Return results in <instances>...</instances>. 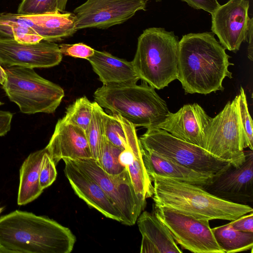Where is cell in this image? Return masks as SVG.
<instances>
[{
	"mask_svg": "<svg viewBox=\"0 0 253 253\" xmlns=\"http://www.w3.org/2000/svg\"><path fill=\"white\" fill-rule=\"evenodd\" d=\"M230 56L212 32L189 33L179 41L177 77L185 93L222 91L223 80L232 78Z\"/></svg>",
	"mask_w": 253,
	"mask_h": 253,
	"instance_id": "cell-1",
	"label": "cell"
},
{
	"mask_svg": "<svg viewBox=\"0 0 253 253\" xmlns=\"http://www.w3.org/2000/svg\"><path fill=\"white\" fill-rule=\"evenodd\" d=\"M76 238L47 216L16 210L0 217V253H70Z\"/></svg>",
	"mask_w": 253,
	"mask_h": 253,
	"instance_id": "cell-2",
	"label": "cell"
},
{
	"mask_svg": "<svg viewBox=\"0 0 253 253\" xmlns=\"http://www.w3.org/2000/svg\"><path fill=\"white\" fill-rule=\"evenodd\" d=\"M155 206L165 207L197 219L232 221L253 212L248 205L220 199L203 188L174 179L153 175Z\"/></svg>",
	"mask_w": 253,
	"mask_h": 253,
	"instance_id": "cell-3",
	"label": "cell"
},
{
	"mask_svg": "<svg viewBox=\"0 0 253 253\" xmlns=\"http://www.w3.org/2000/svg\"><path fill=\"white\" fill-rule=\"evenodd\" d=\"M93 97L101 107L135 127H155L169 112L166 101L145 82L141 85H103L95 90Z\"/></svg>",
	"mask_w": 253,
	"mask_h": 253,
	"instance_id": "cell-4",
	"label": "cell"
},
{
	"mask_svg": "<svg viewBox=\"0 0 253 253\" xmlns=\"http://www.w3.org/2000/svg\"><path fill=\"white\" fill-rule=\"evenodd\" d=\"M179 41L173 32L163 28L144 30L138 38L131 61L140 79L161 89L177 79Z\"/></svg>",
	"mask_w": 253,
	"mask_h": 253,
	"instance_id": "cell-5",
	"label": "cell"
},
{
	"mask_svg": "<svg viewBox=\"0 0 253 253\" xmlns=\"http://www.w3.org/2000/svg\"><path fill=\"white\" fill-rule=\"evenodd\" d=\"M4 69L6 79L2 88L22 113L55 111L65 95L61 87L41 77L33 68L12 66Z\"/></svg>",
	"mask_w": 253,
	"mask_h": 253,
	"instance_id": "cell-6",
	"label": "cell"
},
{
	"mask_svg": "<svg viewBox=\"0 0 253 253\" xmlns=\"http://www.w3.org/2000/svg\"><path fill=\"white\" fill-rule=\"evenodd\" d=\"M139 140L143 148L203 173L215 175L232 163L220 159L202 147L160 128L147 129Z\"/></svg>",
	"mask_w": 253,
	"mask_h": 253,
	"instance_id": "cell-7",
	"label": "cell"
},
{
	"mask_svg": "<svg viewBox=\"0 0 253 253\" xmlns=\"http://www.w3.org/2000/svg\"><path fill=\"white\" fill-rule=\"evenodd\" d=\"M73 161L93 179L107 195L121 214V223L133 225L146 207V201H143L137 196L127 169L118 174L110 175L104 171L92 158Z\"/></svg>",
	"mask_w": 253,
	"mask_h": 253,
	"instance_id": "cell-8",
	"label": "cell"
},
{
	"mask_svg": "<svg viewBox=\"0 0 253 253\" xmlns=\"http://www.w3.org/2000/svg\"><path fill=\"white\" fill-rule=\"evenodd\" d=\"M203 148L216 157L239 165L244 161L243 135L235 98L211 118L204 135Z\"/></svg>",
	"mask_w": 253,
	"mask_h": 253,
	"instance_id": "cell-9",
	"label": "cell"
},
{
	"mask_svg": "<svg viewBox=\"0 0 253 253\" xmlns=\"http://www.w3.org/2000/svg\"><path fill=\"white\" fill-rule=\"evenodd\" d=\"M153 212L183 249L194 253H224L215 239L210 220L165 207H154Z\"/></svg>",
	"mask_w": 253,
	"mask_h": 253,
	"instance_id": "cell-10",
	"label": "cell"
},
{
	"mask_svg": "<svg viewBox=\"0 0 253 253\" xmlns=\"http://www.w3.org/2000/svg\"><path fill=\"white\" fill-rule=\"evenodd\" d=\"M145 0H86L75 8L77 30L106 29L121 24L139 10H146Z\"/></svg>",
	"mask_w": 253,
	"mask_h": 253,
	"instance_id": "cell-11",
	"label": "cell"
},
{
	"mask_svg": "<svg viewBox=\"0 0 253 253\" xmlns=\"http://www.w3.org/2000/svg\"><path fill=\"white\" fill-rule=\"evenodd\" d=\"M245 158L239 165L230 163L214 175L204 187L209 193L229 202L248 205L253 201V152L244 151Z\"/></svg>",
	"mask_w": 253,
	"mask_h": 253,
	"instance_id": "cell-12",
	"label": "cell"
},
{
	"mask_svg": "<svg viewBox=\"0 0 253 253\" xmlns=\"http://www.w3.org/2000/svg\"><path fill=\"white\" fill-rule=\"evenodd\" d=\"M62 59L59 45L54 42L42 40L34 43H22L0 37V64L4 68H49L58 65Z\"/></svg>",
	"mask_w": 253,
	"mask_h": 253,
	"instance_id": "cell-13",
	"label": "cell"
},
{
	"mask_svg": "<svg viewBox=\"0 0 253 253\" xmlns=\"http://www.w3.org/2000/svg\"><path fill=\"white\" fill-rule=\"evenodd\" d=\"M249 7L248 0H229L211 14L212 33L225 49L236 52L247 41Z\"/></svg>",
	"mask_w": 253,
	"mask_h": 253,
	"instance_id": "cell-14",
	"label": "cell"
},
{
	"mask_svg": "<svg viewBox=\"0 0 253 253\" xmlns=\"http://www.w3.org/2000/svg\"><path fill=\"white\" fill-rule=\"evenodd\" d=\"M211 118L197 103L184 105L176 113L169 112L155 127L203 148L205 130Z\"/></svg>",
	"mask_w": 253,
	"mask_h": 253,
	"instance_id": "cell-15",
	"label": "cell"
},
{
	"mask_svg": "<svg viewBox=\"0 0 253 253\" xmlns=\"http://www.w3.org/2000/svg\"><path fill=\"white\" fill-rule=\"evenodd\" d=\"M45 148L55 165L64 159L78 160L92 158L85 132L63 118L57 121Z\"/></svg>",
	"mask_w": 253,
	"mask_h": 253,
	"instance_id": "cell-16",
	"label": "cell"
},
{
	"mask_svg": "<svg viewBox=\"0 0 253 253\" xmlns=\"http://www.w3.org/2000/svg\"><path fill=\"white\" fill-rule=\"evenodd\" d=\"M64 173L76 194L107 218L121 222V215L99 185L73 160L64 159Z\"/></svg>",
	"mask_w": 253,
	"mask_h": 253,
	"instance_id": "cell-17",
	"label": "cell"
},
{
	"mask_svg": "<svg viewBox=\"0 0 253 253\" xmlns=\"http://www.w3.org/2000/svg\"><path fill=\"white\" fill-rule=\"evenodd\" d=\"M116 116L123 125L126 140V146L119 156V163L128 170L137 196L146 201L153 196L154 186L143 163L136 127L120 115Z\"/></svg>",
	"mask_w": 253,
	"mask_h": 253,
	"instance_id": "cell-18",
	"label": "cell"
},
{
	"mask_svg": "<svg viewBox=\"0 0 253 253\" xmlns=\"http://www.w3.org/2000/svg\"><path fill=\"white\" fill-rule=\"evenodd\" d=\"M15 20L31 28L43 40L59 42L73 36L78 31L73 12H57L37 15L15 14Z\"/></svg>",
	"mask_w": 253,
	"mask_h": 253,
	"instance_id": "cell-19",
	"label": "cell"
},
{
	"mask_svg": "<svg viewBox=\"0 0 253 253\" xmlns=\"http://www.w3.org/2000/svg\"><path fill=\"white\" fill-rule=\"evenodd\" d=\"M141 147L143 163L149 177L153 175L166 177L204 188L211 183L214 175L197 172Z\"/></svg>",
	"mask_w": 253,
	"mask_h": 253,
	"instance_id": "cell-20",
	"label": "cell"
},
{
	"mask_svg": "<svg viewBox=\"0 0 253 253\" xmlns=\"http://www.w3.org/2000/svg\"><path fill=\"white\" fill-rule=\"evenodd\" d=\"M136 221L142 235L141 253H183L167 227L154 212H142Z\"/></svg>",
	"mask_w": 253,
	"mask_h": 253,
	"instance_id": "cell-21",
	"label": "cell"
},
{
	"mask_svg": "<svg viewBox=\"0 0 253 253\" xmlns=\"http://www.w3.org/2000/svg\"><path fill=\"white\" fill-rule=\"evenodd\" d=\"M87 60L103 85L135 84L140 80L131 61L94 50Z\"/></svg>",
	"mask_w": 253,
	"mask_h": 253,
	"instance_id": "cell-22",
	"label": "cell"
},
{
	"mask_svg": "<svg viewBox=\"0 0 253 253\" xmlns=\"http://www.w3.org/2000/svg\"><path fill=\"white\" fill-rule=\"evenodd\" d=\"M45 148L31 153L23 162L19 170L17 204L26 205L37 199L42 193L39 176Z\"/></svg>",
	"mask_w": 253,
	"mask_h": 253,
	"instance_id": "cell-23",
	"label": "cell"
},
{
	"mask_svg": "<svg viewBox=\"0 0 253 253\" xmlns=\"http://www.w3.org/2000/svg\"><path fill=\"white\" fill-rule=\"evenodd\" d=\"M212 230L217 244L224 253L252 251L253 232L236 230L229 223Z\"/></svg>",
	"mask_w": 253,
	"mask_h": 253,
	"instance_id": "cell-24",
	"label": "cell"
},
{
	"mask_svg": "<svg viewBox=\"0 0 253 253\" xmlns=\"http://www.w3.org/2000/svg\"><path fill=\"white\" fill-rule=\"evenodd\" d=\"M0 36L22 43H34L43 40L31 28L16 21L15 14L0 13Z\"/></svg>",
	"mask_w": 253,
	"mask_h": 253,
	"instance_id": "cell-25",
	"label": "cell"
},
{
	"mask_svg": "<svg viewBox=\"0 0 253 253\" xmlns=\"http://www.w3.org/2000/svg\"><path fill=\"white\" fill-rule=\"evenodd\" d=\"M93 113L85 131L92 159L98 163L103 145L105 140V130L107 114L95 101L93 102Z\"/></svg>",
	"mask_w": 253,
	"mask_h": 253,
	"instance_id": "cell-26",
	"label": "cell"
},
{
	"mask_svg": "<svg viewBox=\"0 0 253 253\" xmlns=\"http://www.w3.org/2000/svg\"><path fill=\"white\" fill-rule=\"evenodd\" d=\"M93 108V102L86 96L79 98L67 108L63 118L85 132L92 118Z\"/></svg>",
	"mask_w": 253,
	"mask_h": 253,
	"instance_id": "cell-27",
	"label": "cell"
},
{
	"mask_svg": "<svg viewBox=\"0 0 253 253\" xmlns=\"http://www.w3.org/2000/svg\"><path fill=\"white\" fill-rule=\"evenodd\" d=\"M235 99L242 131L243 148L248 147L253 150V121L248 110L246 95L242 86H241L240 93L235 97Z\"/></svg>",
	"mask_w": 253,
	"mask_h": 253,
	"instance_id": "cell-28",
	"label": "cell"
},
{
	"mask_svg": "<svg viewBox=\"0 0 253 253\" xmlns=\"http://www.w3.org/2000/svg\"><path fill=\"white\" fill-rule=\"evenodd\" d=\"M123 150L113 145L106 138L103 145L100 157L97 163L102 169L110 175H117L126 168L119 163V156Z\"/></svg>",
	"mask_w": 253,
	"mask_h": 253,
	"instance_id": "cell-29",
	"label": "cell"
},
{
	"mask_svg": "<svg viewBox=\"0 0 253 253\" xmlns=\"http://www.w3.org/2000/svg\"><path fill=\"white\" fill-rule=\"evenodd\" d=\"M105 136V138L115 146L123 150L126 148V133L123 125L116 115H107Z\"/></svg>",
	"mask_w": 253,
	"mask_h": 253,
	"instance_id": "cell-30",
	"label": "cell"
},
{
	"mask_svg": "<svg viewBox=\"0 0 253 253\" xmlns=\"http://www.w3.org/2000/svg\"><path fill=\"white\" fill-rule=\"evenodd\" d=\"M17 12L20 15H37L59 11L57 0H23Z\"/></svg>",
	"mask_w": 253,
	"mask_h": 253,
	"instance_id": "cell-31",
	"label": "cell"
},
{
	"mask_svg": "<svg viewBox=\"0 0 253 253\" xmlns=\"http://www.w3.org/2000/svg\"><path fill=\"white\" fill-rule=\"evenodd\" d=\"M55 166L46 150L43 156L40 171V186L42 190L50 186L55 180L57 176Z\"/></svg>",
	"mask_w": 253,
	"mask_h": 253,
	"instance_id": "cell-32",
	"label": "cell"
},
{
	"mask_svg": "<svg viewBox=\"0 0 253 253\" xmlns=\"http://www.w3.org/2000/svg\"><path fill=\"white\" fill-rule=\"evenodd\" d=\"M59 47L62 55L86 60L94 54L95 50L82 42L74 44L62 43L59 45Z\"/></svg>",
	"mask_w": 253,
	"mask_h": 253,
	"instance_id": "cell-33",
	"label": "cell"
},
{
	"mask_svg": "<svg viewBox=\"0 0 253 253\" xmlns=\"http://www.w3.org/2000/svg\"><path fill=\"white\" fill-rule=\"evenodd\" d=\"M230 221L229 223L236 230L253 232V212L243 215Z\"/></svg>",
	"mask_w": 253,
	"mask_h": 253,
	"instance_id": "cell-34",
	"label": "cell"
},
{
	"mask_svg": "<svg viewBox=\"0 0 253 253\" xmlns=\"http://www.w3.org/2000/svg\"><path fill=\"white\" fill-rule=\"evenodd\" d=\"M196 9H203L211 14L220 6L217 0H181Z\"/></svg>",
	"mask_w": 253,
	"mask_h": 253,
	"instance_id": "cell-35",
	"label": "cell"
},
{
	"mask_svg": "<svg viewBox=\"0 0 253 253\" xmlns=\"http://www.w3.org/2000/svg\"><path fill=\"white\" fill-rule=\"evenodd\" d=\"M12 118L11 112L0 110V136L5 135L10 130Z\"/></svg>",
	"mask_w": 253,
	"mask_h": 253,
	"instance_id": "cell-36",
	"label": "cell"
},
{
	"mask_svg": "<svg viewBox=\"0 0 253 253\" xmlns=\"http://www.w3.org/2000/svg\"><path fill=\"white\" fill-rule=\"evenodd\" d=\"M253 18H251L249 24V29L247 35V41L248 42V58L253 61Z\"/></svg>",
	"mask_w": 253,
	"mask_h": 253,
	"instance_id": "cell-37",
	"label": "cell"
},
{
	"mask_svg": "<svg viewBox=\"0 0 253 253\" xmlns=\"http://www.w3.org/2000/svg\"><path fill=\"white\" fill-rule=\"evenodd\" d=\"M68 0H57V8L58 11L63 12L65 11Z\"/></svg>",
	"mask_w": 253,
	"mask_h": 253,
	"instance_id": "cell-38",
	"label": "cell"
},
{
	"mask_svg": "<svg viewBox=\"0 0 253 253\" xmlns=\"http://www.w3.org/2000/svg\"><path fill=\"white\" fill-rule=\"evenodd\" d=\"M6 79V74L4 69L0 64V84L2 85Z\"/></svg>",
	"mask_w": 253,
	"mask_h": 253,
	"instance_id": "cell-39",
	"label": "cell"
},
{
	"mask_svg": "<svg viewBox=\"0 0 253 253\" xmlns=\"http://www.w3.org/2000/svg\"><path fill=\"white\" fill-rule=\"evenodd\" d=\"M4 209V207H0V214L3 211Z\"/></svg>",
	"mask_w": 253,
	"mask_h": 253,
	"instance_id": "cell-40",
	"label": "cell"
},
{
	"mask_svg": "<svg viewBox=\"0 0 253 253\" xmlns=\"http://www.w3.org/2000/svg\"><path fill=\"white\" fill-rule=\"evenodd\" d=\"M145 0L147 1L151 0ZM155 0L156 1H161L162 0Z\"/></svg>",
	"mask_w": 253,
	"mask_h": 253,
	"instance_id": "cell-41",
	"label": "cell"
},
{
	"mask_svg": "<svg viewBox=\"0 0 253 253\" xmlns=\"http://www.w3.org/2000/svg\"><path fill=\"white\" fill-rule=\"evenodd\" d=\"M2 104H3V103H2V102H1L0 101V105H2Z\"/></svg>",
	"mask_w": 253,
	"mask_h": 253,
	"instance_id": "cell-42",
	"label": "cell"
},
{
	"mask_svg": "<svg viewBox=\"0 0 253 253\" xmlns=\"http://www.w3.org/2000/svg\"><path fill=\"white\" fill-rule=\"evenodd\" d=\"M21 1H22L23 0H21Z\"/></svg>",
	"mask_w": 253,
	"mask_h": 253,
	"instance_id": "cell-43",
	"label": "cell"
}]
</instances>
